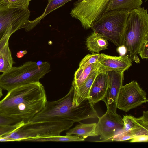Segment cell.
I'll use <instances>...</instances> for the list:
<instances>
[{
    "instance_id": "ba28073f",
    "label": "cell",
    "mask_w": 148,
    "mask_h": 148,
    "mask_svg": "<svg viewBox=\"0 0 148 148\" xmlns=\"http://www.w3.org/2000/svg\"><path fill=\"white\" fill-rule=\"evenodd\" d=\"M110 0H82L75 3L70 14L78 19L85 29L93 24L104 14Z\"/></svg>"
},
{
    "instance_id": "1f68e13d",
    "label": "cell",
    "mask_w": 148,
    "mask_h": 148,
    "mask_svg": "<svg viewBox=\"0 0 148 148\" xmlns=\"http://www.w3.org/2000/svg\"><path fill=\"white\" fill-rule=\"evenodd\" d=\"M2 1V0H0V5Z\"/></svg>"
},
{
    "instance_id": "30bf717a",
    "label": "cell",
    "mask_w": 148,
    "mask_h": 148,
    "mask_svg": "<svg viewBox=\"0 0 148 148\" xmlns=\"http://www.w3.org/2000/svg\"><path fill=\"white\" fill-rule=\"evenodd\" d=\"M98 118L96 131L102 141H109L123 130V118L117 113L107 110L104 115Z\"/></svg>"
},
{
    "instance_id": "ffe728a7",
    "label": "cell",
    "mask_w": 148,
    "mask_h": 148,
    "mask_svg": "<svg viewBox=\"0 0 148 148\" xmlns=\"http://www.w3.org/2000/svg\"><path fill=\"white\" fill-rule=\"evenodd\" d=\"M100 66L98 62L92 64L85 67H79L75 72L72 86L75 90L84 82L91 72Z\"/></svg>"
},
{
    "instance_id": "d6986e66",
    "label": "cell",
    "mask_w": 148,
    "mask_h": 148,
    "mask_svg": "<svg viewBox=\"0 0 148 148\" xmlns=\"http://www.w3.org/2000/svg\"><path fill=\"white\" fill-rule=\"evenodd\" d=\"M142 0H110L105 13L113 10L130 11L141 7Z\"/></svg>"
},
{
    "instance_id": "83f0119b",
    "label": "cell",
    "mask_w": 148,
    "mask_h": 148,
    "mask_svg": "<svg viewBox=\"0 0 148 148\" xmlns=\"http://www.w3.org/2000/svg\"><path fill=\"white\" fill-rule=\"evenodd\" d=\"M21 121L16 119L8 117L0 113V125H13Z\"/></svg>"
},
{
    "instance_id": "f546056e",
    "label": "cell",
    "mask_w": 148,
    "mask_h": 148,
    "mask_svg": "<svg viewBox=\"0 0 148 148\" xmlns=\"http://www.w3.org/2000/svg\"><path fill=\"white\" fill-rule=\"evenodd\" d=\"M117 51L119 53L120 56H125L127 53V49L123 45L118 46L117 49Z\"/></svg>"
},
{
    "instance_id": "9a60e30c",
    "label": "cell",
    "mask_w": 148,
    "mask_h": 148,
    "mask_svg": "<svg viewBox=\"0 0 148 148\" xmlns=\"http://www.w3.org/2000/svg\"><path fill=\"white\" fill-rule=\"evenodd\" d=\"M16 32L11 29L7 32L0 40V72L4 73L10 69L13 63L9 46L10 37Z\"/></svg>"
},
{
    "instance_id": "603a6c76",
    "label": "cell",
    "mask_w": 148,
    "mask_h": 148,
    "mask_svg": "<svg viewBox=\"0 0 148 148\" xmlns=\"http://www.w3.org/2000/svg\"><path fill=\"white\" fill-rule=\"evenodd\" d=\"M100 56V54L99 53L87 55L80 62L79 67H85L90 64L97 63Z\"/></svg>"
},
{
    "instance_id": "cb8c5ba5",
    "label": "cell",
    "mask_w": 148,
    "mask_h": 148,
    "mask_svg": "<svg viewBox=\"0 0 148 148\" xmlns=\"http://www.w3.org/2000/svg\"><path fill=\"white\" fill-rule=\"evenodd\" d=\"M31 0H2L0 5L8 6L21 7L28 8L29 5Z\"/></svg>"
},
{
    "instance_id": "8992f818",
    "label": "cell",
    "mask_w": 148,
    "mask_h": 148,
    "mask_svg": "<svg viewBox=\"0 0 148 148\" xmlns=\"http://www.w3.org/2000/svg\"><path fill=\"white\" fill-rule=\"evenodd\" d=\"M74 122L69 121H51L27 123L5 135L12 141H25L38 137L60 135L69 130Z\"/></svg>"
},
{
    "instance_id": "7c38bea8",
    "label": "cell",
    "mask_w": 148,
    "mask_h": 148,
    "mask_svg": "<svg viewBox=\"0 0 148 148\" xmlns=\"http://www.w3.org/2000/svg\"><path fill=\"white\" fill-rule=\"evenodd\" d=\"M101 69L105 71H114L123 72L132 65V61L127 56H113L100 54L98 61Z\"/></svg>"
},
{
    "instance_id": "ac0fdd59",
    "label": "cell",
    "mask_w": 148,
    "mask_h": 148,
    "mask_svg": "<svg viewBox=\"0 0 148 148\" xmlns=\"http://www.w3.org/2000/svg\"><path fill=\"white\" fill-rule=\"evenodd\" d=\"M79 123L74 127L68 130L66 133V135H76L84 140L89 137L98 136L96 131L97 123L85 124Z\"/></svg>"
},
{
    "instance_id": "d6a6232c",
    "label": "cell",
    "mask_w": 148,
    "mask_h": 148,
    "mask_svg": "<svg viewBox=\"0 0 148 148\" xmlns=\"http://www.w3.org/2000/svg\"><path fill=\"white\" fill-rule=\"evenodd\" d=\"M147 1V0H145V1Z\"/></svg>"
},
{
    "instance_id": "7a4b0ae2",
    "label": "cell",
    "mask_w": 148,
    "mask_h": 148,
    "mask_svg": "<svg viewBox=\"0 0 148 148\" xmlns=\"http://www.w3.org/2000/svg\"><path fill=\"white\" fill-rule=\"evenodd\" d=\"M73 94L74 88L71 86L68 92L62 98L54 101H47L44 108L27 123L62 121L74 123L98 118L94 106L88 99L78 105L74 104Z\"/></svg>"
},
{
    "instance_id": "6da1fadb",
    "label": "cell",
    "mask_w": 148,
    "mask_h": 148,
    "mask_svg": "<svg viewBox=\"0 0 148 148\" xmlns=\"http://www.w3.org/2000/svg\"><path fill=\"white\" fill-rule=\"evenodd\" d=\"M47 101L45 88L39 81L27 84L8 92L0 101V113L25 124L44 108Z\"/></svg>"
},
{
    "instance_id": "4dcf8cb0",
    "label": "cell",
    "mask_w": 148,
    "mask_h": 148,
    "mask_svg": "<svg viewBox=\"0 0 148 148\" xmlns=\"http://www.w3.org/2000/svg\"><path fill=\"white\" fill-rule=\"evenodd\" d=\"M2 88L0 87V98L3 95Z\"/></svg>"
},
{
    "instance_id": "4316f807",
    "label": "cell",
    "mask_w": 148,
    "mask_h": 148,
    "mask_svg": "<svg viewBox=\"0 0 148 148\" xmlns=\"http://www.w3.org/2000/svg\"><path fill=\"white\" fill-rule=\"evenodd\" d=\"M148 35L144 39L139 49L138 53L142 59L148 58Z\"/></svg>"
},
{
    "instance_id": "e0dca14e",
    "label": "cell",
    "mask_w": 148,
    "mask_h": 148,
    "mask_svg": "<svg viewBox=\"0 0 148 148\" xmlns=\"http://www.w3.org/2000/svg\"><path fill=\"white\" fill-rule=\"evenodd\" d=\"M86 45L92 53H98L102 50L107 49L108 43V40L93 31L87 38Z\"/></svg>"
},
{
    "instance_id": "8fae6325",
    "label": "cell",
    "mask_w": 148,
    "mask_h": 148,
    "mask_svg": "<svg viewBox=\"0 0 148 148\" xmlns=\"http://www.w3.org/2000/svg\"><path fill=\"white\" fill-rule=\"evenodd\" d=\"M108 77V88L105 98L103 101L105 103L107 110L116 113L117 101L123 80V72L114 71H106Z\"/></svg>"
},
{
    "instance_id": "52a82bcc",
    "label": "cell",
    "mask_w": 148,
    "mask_h": 148,
    "mask_svg": "<svg viewBox=\"0 0 148 148\" xmlns=\"http://www.w3.org/2000/svg\"><path fill=\"white\" fill-rule=\"evenodd\" d=\"M30 11L28 8L0 5V40L5 34L11 29L16 31L24 28L26 31L34 26L29 21Z\"/></svg>"
},
{
    "instance_id": "d4e9b609",
    "label": "cell",
    "mask_w": 148,
    "mask_h": 148,
    "mask_svg": "<svg viewBox=\"0 0 148 148\" xmlns=\"http://www.w3.org/2000/svg\"><path fill=\"white\" fill-rule=\"evenodd\" d=\"M24 125V123L21 121L13 125H0V137L10 133Z\"/></svg>"
},
{
    "instance_id": "484cf974",
    "label": "cell",
    "mask_w": 148,
    "mask_h": 148,
    "mask_svg": "<svg viewBox=\"0 0 148 148\" xmlns=\"http://www.w3.org/2000/svg\"><path fill=\"white\" fill-rule=\"evenodd\" d=\"M134 136L127 132L123 130L120 132L109 141H125L133 138Z\"/></svg>"
},
{
    "instance_id": "836d02e7",
    "label": "cell",
    "mask_w": 148,
    "mask_h": 148,
    "mask_svg": "<svg viewBox=\"0 0 148 148\" xmlns=\"http://www.w3.org/2000/svg\"><path fill=\"white\" fill-rule=\"evenodd\" d=\"M81 0H79L78 1H81Z\"/></svg>"
},
{
    "instance_id": "5b68a950",
    "label": "cell",
    "mask_w": 148,
    "mask_h": 148,
    "mask_svg": "<svg viewBox=\"0 0 148 148\" xmlns=\"http://www.w3.org/2000/svg\"><path fill=\"white\" fill-rule=\"evenodd\" d=\"M129 13L122 10L109 11L104 13L91 28L117 47L121 45Z\"/></svg>"
},
{
    "instance_id": "9c48e42d",
    "label": "cell",
    "mask_w": 148,
    "mask_h": 148,
    "mask_svg": "<svg viewBox=\"0 0 148 148\" xmlns=\"http://www.w3.org/2000/svg\"><path fill=\"white\" fill-rule=\"evenodd\" d=\"M147 101L146 92L137 81L133 80L121 87L117 99V108L127 112Z\"/></svg>"
},
{
    "instance_id": "2e32d148",
    "label": "cell",
    "mask_w": 148,
    "mask_h": 148,
    "mask_svg": "<svg viewBox=\"0 0 148 148\" xmlns=\"http://www.w3.org/2000/svg\"><path fill=\"white\" fill-rule=\"evenodd\" d=\"M101 67L92 71L83 84L76 90H74L73 103L78 105L88 99L90 90L98 74L102 70Z\"/></svg>"
},
{
    "instance_id": "7402d4cb",
    "label": "cell",
    "mask_w": 148,
    "mask_h": 148,
    "mask_svg": "<svg viewBox=\"0 0 148 148\" xmlns=\"http://www.w3.org/2000/svg\"><path fill=\"white\" fill-rule=\"evenodd\" d=\"M71 0H48L47 4L43 14L38 18L31 21L34 27L40 23V21L47 15Z\"/></svg>"
},
{
    "instance_id": "44dd1931",
    "label": "cell",
    "mask_w": 148,
    "mask_h": 148,
    "mask_svg": "<svg viewBox=\"0 0 148 148\" xmlns=\"http://www.w3.org/2000/svg\"><path fill=\"white\" fill-rule=\"evenodd\" d=\"M84 139L76 135H55L41 137L26 140V141L46 142H76L83 141Z\"/></svg>"
},
{
    "instance_id": "277c9868",
    "label": "cell",
    "mask_w": 148,
    "mask_h": 148,
    "mask_svg": "<svg viewBox=\"0 0 148 148\" xmlns=\"http://www.w3.org/2000/svg\"><path fill=\"white\" fill-rule=\"evenodd\" d=\"M50 71L47 62L28 61L18 67H12L0 75V87L8 92L18 86L39 81Z\"/></svg>"
},
{
    "instance_id": "5bb4252c",
    "label": "cell",
    "mask_w": 148,
    "mask_h": 148,
    "mask_svg": "<svg viewBox=\"0 0 148 148\" xmlns=\"http://www.w3.org/2000/svg\"><path fill=\"white\" fill-rule=\"evenodd\" d=\"M108 84L106 71L102 70L96 77L89 94L88 99L93 106L105 99Z\"/></svg>"
},
{
    "instance_id": "4fadbf2b",
    "label": "cell",
    "mask_w": 148,
    "mask_h": 148,
    "mask_svg": "<svg viewBox=\"0 0 148 148\" xmlns=\"http://www.w3.org/2000/svg\"><path fill=\"white\" fill-rule=\"evenodd\" d=\"M123 130L128 132L134 137L136 136L148 134V111H144L139 118L131 115L123 116Z\"/></svg>"
},
{
    "instance_id": "3957f363",
    "label": "cell",
    "mask_w": 148,
    "mask_h": 148,
    "mask_svg": "<svg viewBox=\"0 0 148 148\" xmlns=\"http://www.w3.org/2000/svg\"><path fill=\"white\" fill-rule=\"evenodd\" d=\"M148 35L147 9L140 7L130 11L123 36L122 45L127 49L126 56L139 63L137 56L140 47Z\"/></svg>"
},
{
    "instance_id": "f1b7e54d",
    "label": "cell",
    "mask_w": 148,
    "mask_h": 148,
    "mask_svg": "<svg viewBox=\"0 0 148 148\" xmlns=\"http://www.w3.org/2000/svg\"><path fill=\"white\" fill-rule=\"evenodd\" d=\"M148 141V134L142 135L135 136L131 139L130 142H147Z\"/></svg>"
}]
</instances>
